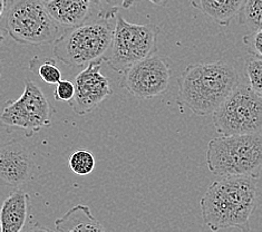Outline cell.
<instances>
[{"label": "cell", "mask_w": 262, "mask_h": 232, "mask_svg": "<svg viewBox=\"0 0 262 232\" xmlns=\"http://www.w3.org/2000/svg\"><path fill=\"white\" fill-rule=\"evenodd\" d=\"M57 232H107L104 225L92 215L90 206L75 205L55 221Z\"/></svg>", "instance_id": "cell-14"}, {"label": "cell", "mask_w": 262, "mask_h": 232, "mask_svg": "<svg viewBox=\"0 0 262 232\" xmlns=\"http://www.w3.org/2000/svg\"><path fill=\"white\" fill-rule=\"evenodd\" d=\"M207 165L217 178L260 174L262 133L214 137L208 143Z\"/></svg>", "instance_id": "cell-3"}, {"label": "cell", "mask_w": 262, "mask_h": 232, "mask_svg": "<svg viewBox=\"0 0 262 232\" xmlns=\"http://www.w3.org/2000/svg\"><path fill=\"white\" fill-rule=\"evenodd\" d=\"M75 95V85L67 79H61L58 84H56V90L54 92V98L57 102L70 103Z\"/></svg>", "instance_id": "cell-22"}, {"label": "cell", "mask_w": 262, "mask_h": 232, "mask_svg": "<svg viewBox=\"0 0 262 232\" xmlns=\"http://www.w3.org/2000/svg\"><path fill=\"white\" fill-rule=\"evenodd\" d=\"M21 232H57V231H54V230L42 227V225H40L38 223H33V224L28 225V227H25V229Z\"/></svg>", "instance_id": "cell-23"}, {"label": "cell", "mask_w": 262, "mask_h": 232, "mask_svg": "<svg viewBox=\"0 0 262 232\" xmlns=\"http://www.w3.org/2000/svg\"><path fill=\"white\" fill-rule=\"evenodd\" d=\"M245 71L247 84L262 97V58L252 56L247 60Z\"/></svg>", "instance_id": "cell-19"}, {"label": "cell", "mask_w": 262, "mask_h": 232, "mask_svg": "<svg viewBox=\"0 0 262 232\" xmlns=\"http://www.w3.org/2000/svg\"><path fill=\"white\" fill-rule=\"evenodd\" d=\"M68 165L72 172L77 175H89L95 167V159L91 151L79 149L74 151L68 159Z\"/></svg>", "instance_id": "cell-16"}, {"label": "cell", "mask_w": 262, "mask_h": 232, "mask_svg": "<svg viewBox=\"0 0 262 232\" xmlns=\"http://www.w3.org/2000/svg\"><path fill=\"white\" fill-rule=\"evenodd\" d=\"M94 2L98 19L111 20L116 17L120 9H128L133 3L130 0H93Z\"/></svg>", "instance_id": "cell-18"}, {"label": "cell", "mask_w": 262, "mask_h": 232, "mask_svg": "<svg viewBox=\"0 0 262 232\" xmlns=\"http://www.w3.org/2000/svg\"><path fill=\"white\" fill-rule=\"evenodd\" d=\"M35 163L26 146L10 141L0 145V180L11 186H20L33 178Z\"/></svg>", "instance_id": "cell-11"}, {"label": "cell", "mask_w": 262, "mask_h": 232, "mask_svg": "<svg viewBox=\"0 0 262 232\" xmlns=\"http://www.w3.org/2000/svg\"><path fill=\"white\" fill-rule=\"evenodd\" d=\"M54 110L45 94L34 81L26 79L21 96L16 101H7L0 113V126L20 129L27 137H32L53 123Z\"/></svg>", "instance_id": "cell-8"}, {"label": "cell", "mask_w": 262, "mask_h": 232, "mask_svg": "<svg viewBox=\"0 0 262 232\" xmlns=\"http://www.w3.org/2000/svg\"><path fill=\"white\" fill-rule=\"evenodd\" d=\"M171 78L170 61L153 54L124 72L120 85L137 98L151 99L167 92Z\"/></svg>", "instance_id": "cell-9"}, {"label": "cell", "mask_w": 262, "mask_h": 232, "mask_svg": "<svg viewBox=\"0 0 262 232\" xmlns=\"http://www.w3.org/2000/svg\"><path fill=\"white\" fill-rule=\"evenodd\" d=\"M6 33H7V30L4 29L2 26H0V46H3V44L5 43Z\"/></svg>", "instance_id": "cell-26"}, {"label": "cell", "mask_w": 262, "mask_h": 232, "mask_svg": "<svg viewBox=\"0 0 262 232\" xmlns=\"http://www.w3.org/2000/svg\"><path fill=\"white\" fill-rule=\"evenodd\" d=\"M130 2H132V3L134 4V2H137V0H130ZM146 2L152 3L153 5L158 6V7H164V6L167 5L168 0H146Z\"/></svg>", "instance_id": "cell-24"}, {"label": "cell", "mask_w": 262, "mask_h": 232, "mask_svg": "<svg viewBox=\"0 0 262 232\" xmlns=\"http://www.w3.org/2000/svg\"><path fill=\"white\" fill-rule=\"evenodd\" d=\"M45 7L59 26L71 28L87 23L96 6L93 0H49Z\"/></svg>", "instance_id": "cell-12"}, {"label": "cell", "mask_w": 262, "mask_h": 232, "mask_svg": "<svg viewBox=\"0 0 262 232\" xmlns=\"http://www.w3.org/2000/svg\"><path fill=\"white\" fill-rule=\"evenodd\" d=\"M41 2H43V3H47V2H49V0H41Z\"/></svg>", "instance_id": "cell-28"}, {"label": "cell", "mask_w": 262, "mask_h": 232, "mask_svg": "<svg viewBox=\"0 0 262 232\" xmlns=\"http://www.w3.org/2000/svg\"><path fill=\"white\" fill-rule=\"evenodd\" d=\"M212 116L220 135L262 133V97L240 83Z\"/></svg>", "instance_id": "cell-7"}, {"label": "cell", "mask_w": 262, "mask_h": 232, "mask_svg": "<svg viewBox=\"0 0 262 232\" xmlns=\"http://www.w3.org/2000/svg\"><path fill=\"white\" fill-rule=\"evenodd\" d=\"M114 27L111 20L98 19L66 28L53 43L54 56L71 67L104 60L113 39Z\"/></svg>", "instance_id": "cell-4"}, {"label": "cell", "mask_w": 262, "mask_h": 232, "mask_svg": "<svg viewBox=\"0 0 262 232\" xmlns=\"http://www.w3.org/2000/svg\"><path fill=\"white\" fill-rule=\"evenodd\" d=\"M103 61L91 62L75 77V95L68 104L77 115L89 114L113 94L110 79L101 73Z\"/></svg>", "instance_id": "cell-10"}, {"label": "cell", "mask_w": 262, "mask_h": 232, "mask_svg": "<svg viewBox=\"0 0 262 232\" xmlns=\"http://www.w3.org/2000/svg\"><path fill=\"white\" fill-rule=\"evenodd\" d=\"M246 0H192L191 5L222 27H228L239 17Z\"/></svg>", "instance_id": "cell-15"}, {"label": "cell", "mask_w": 262, "mask_h": 232, "mask_svg": "<svg viewBox=\"0 0 262 232\" xmlns=\"http://www.w3.org/2000/svg\"><path fill=\"white\" fill-rule=\"evenodd\" d=\"M239 19L242 25L253 30L262 29V0H246Z\"/></svg>", "instance_id": "cell-17"}, {"label": "cell", "mask_w": 262, "mask_h": 232, "mask_svg": "<svg viewBox=\"0 0 262 232\" xmlns=\"http://www.w3.org/2000/svg\"><path fill=\"white\" fill-rule=\"evenodd\" d=\"M0 77H2V64H0Z\"/></svg>", "instance_id": "cell-27"}, {"label": "cell", "mask_w": 262, "mask_h": 232, "mask_svg": "<svg viewBox=\"0 0 262 232\" xmlns=\"http://www.w3.org/2000/svg\"><path fill=\"white\" fill-rule=\"evenodd\" d=\"M242 43L252 56L262 58V29L253 30L252 33L246 35L242 38Z\"/></svg>", "instance_id": "cell-21"}, {"label": "cell", "mask_w": 262, "mask_h": 232, "mask_svg": "<svg viewBox=\"0 0 262 232\" xmlns=\"http://www.w3.org/2000/svg\"><path fill=\"white\" fill-rule=\"evenodd\" d=\"M30 198L24 190H16L0 205V232H21L26 227Z\"/></svg>", "instance_id": "cell-13"}, {"label": "cell", "mask_w": 262, "mask_h": 232, "mask_svg": "<svg viewBox=\"0 0 262 232\" xmlns=\"http://www.w3.org/2000/svg\"><path fill=\"white\" fill-rule=\"evenodd\" d=\"M37 73L40 76V78L49 85H56L63 79L61 77V72L57 65L55 64L53 59H46L43 60L41 64L37 68Z\"/></svg>", "instance_id": "cell-20"}, {"label": "cell", "mask_w": 262, "mask_h": 232, "mask_svg": "<svg viewBox=\"0 0 262 232\" xmlns=\"http://www.w3.org/2000/svg\"><path fill=\"white\" fill-rule=\"evenodd\" d=\"M260 174L220 178L200 200L204 224L212 231L235 228L250 232V218L258 205Z\"/></svg>", "instance_id": "cell-1"}, {"label": "cell", "mask_w": 262, "mask_h": 232, "mask_svg": "<svg viewBox=\"0 0 262 232\" xmlns=\"http://www.w3.org/2000/svg\"><path fill=\"white\" fill-rule=\"evenodd\" d=\"M6 30L18 44L43 45L54 43L59 33L41 0H9Z\"/></svg>", "instance_id": "cell-6"}, {"label": "cell", "mask_w": 262, "mask_h": 232, "mask_svg": "<svg viewBox=\"0 0 262 232\" xmlns=\"http://www.w3.org/2000/svg\"><path fill=\"white\" fill-rule=\"evenodd\" d=\"M160 27L155 24H133L118 16L113 39L104 61L120 74L157 52Z\"/></svg>", "instance_id": "cell-5"}, {"label": "cell", "mask_w": 262, "mask_h": 232, "mask_svg": "<svg viewBox=\"0 0 262 232\" xmlns=\"http://www.w3.org/2000/svg\"><path fill=\"white\" fill-rule=\"evenodd\" d=\"M8 0H0V18H2L8 8Z\"/></svg>", "instance_id": "cell-25"}, {"label": "cell", "mask_w": 262, "mask_h": 232, "mask_svg": "<svg viewBox=\"0 0 262 232\" xmlns=\"http://www.w3.org/2000/svg\"><path fill=\"white\" fill-rule=\"evenodd\" d=\"M239 84V74L229 62L190 64L178 79L177 102L193 114L207 116L213 114Z\"/></svg>", "instance_id": "cell-2"}]
</instances>
